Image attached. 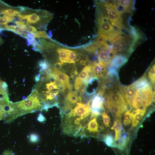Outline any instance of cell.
I'll use <instances>...</instances> for the list:
<instances>
[{
	"mask_svg": "<svg viewBox=\"0 0 155 155\" xmlns=\"http://www.w3.org/2000/svg\"><path fill=\"white\" fill-rule=\"evenodd\" d=\"M92 98L85 97L75 103L65 100L59 105L62 133L70 136L77 137L91 118Z\"/></svg>",
	"mask_w": 155,
	"mask_h": 155,
	"instance_id": "cell-1",
	"label": "cell"
},
{
	"mask_svg": "<svg viewBox=\"0 0 155 155\" xmlns=\"http://www.w3.org/2000/svg\"><path fill=\"white\" fill-rule=\"evenodd\" d=\"M38 91L33 90L31 94L24 100L16 102H10L9 108L3 120L9 123L26 114L43 110L38 97Z\"/></svg>",
	"mask_w": 155,
	"mask_h": 155,
	"instance_id": "cell-2",
	"label": "cell"
},
{
	"mask_svg": "<svg viewBox=\"0 0 155 155\" xmlns=\"http://www.w3.org/2000/svg\"><path fill=\"white\" fill-rule=\"evenodd\" d=\"M17 17L25 24L37 30L45 31L52 18L53 15L46 10L22 7L21 11Z\"/></svg>",
	"mask_w": 155,
	"mask_h": 155,
	"instance_id": "cell-3",
	"label": "cell"
},
{
	"mask_svg": "<svg viewBox=\"0 0 155 155\" xmlns=\"http://www.w3.org/2000/svg\"><path fill=\"white\" fill-rule=\"evenodd\" d=\"M97 24L98 37L105 41L111 42L122 33L121 30L115 29L106 15L98 13Z\"/></svg>",
	"mask_w": 155,
	"mask_h": 155,
	"instance_id": "cell-4",
	"label": "cell"
},
{
	"mask_svg": "<svg viewBox=\"0 0 155 155\" xmlns=\"http://www.w3.org/2000/svg\"><path fill=\"white\" fill-rule=\"evenodd\" d=\"M153 93L152 84L150 82L137 90L133 99L132 106L136 109L149 106L153 101Z\"/></svg>",
	"mask_w": 155,
	"mask_h": 155,
	"instance_id": "cell-5",
	"label": "cell"
},
{
	"mask_svg": "<svg viewBox=\"0 0 155 155\" xmlns=\"http://www.w3.org/2000/svg\"><path fill=\"white\" fill-rule=\"evenodd\" d=\"M104 95L105 100L121 107L125 111L127 110L128 104L120 92L117 88L106 92Z\"/></svg>",
	"mask_w": 155,
	"mask_h": 155,
	"instance_id": "cell-6",
	"label": "cell"
},
{
	"mask_svg": "<svg viewBox=\"0 0 155 155\" xmlns=\"http://www.w3.org/2000/svg\"><path fill=\"white\" fill-rule=\"evenodd\" d=\"M93 77L91 63L84 67L76 78L74 83L75 90H77L83 86H86L90 79Z\"/></svg>",
	"mask_w": 155,
	"mask_h": 155,
	"instance_id": "cell-7",
	"label": "cell"
},
{
	"mask_svg": "<svg viewBox=\"0 0 155 155\" xmlns=\"http://www.w3.org/2000/svg\"><path fill=\"white\" fill-rule=\"evenodd\" d=\"M105 99L103 96L97 94L93 96L91 103V118L100 115L104 111L103 105Z\"/></svg>",
	"mask_w": 155,
	"mask_h": 155,
	"instance_id": "cell-8",
	"label": "cell"
},
{
	"mask_svg": "<svg viewBox=\"0 0 155 155\" xmlns=\"http://www.w3.org/2000/svg\"><path fill=\"white\" fill-rule=\"evenodd\" d=\"M97 117L91 118L88 124L81 131L77 137H85L93 136L95 135H97L99 132V127L97 121Z\"/></svg>",
	"mask_w": 155,
	"mask_h": 155,
	"instance_id": "cell-9",
	"label": "cell"
},
{
	"mask_svg": "<svg viewBox=\"0 0 155 155\" xmlns=\"http://www.w3.org/2000/svg\"><path fill=\"white\" fill-rule=\"evenodd\" d=\"M51 73L55 77L57 84H60L65 86L69 91L72 88V85L69 83V76L65 73L54 68H51Z\"/></svg>",
	"mask_w": 155,
	"mask_h": 155,
	"instance_id": "cell-10",
	"label": "cell"
},
{
	"mask_svg": "<svg viewBox=\"0 0 155 155\" xmlns=\"http://www.w3.org/2000/svg\"><path fill=\"white\" fill-rule=\"evenodd\" d=\"M22 7L11 6L0 1V14L10 17H17L21 12Z\"/></svg>",
	"mask_w": 155,
	"mask_h": 155,
	"instance_id": "cell-11",
	"label": "cell"
},
{
	"mask_svg": "<svg viewBox=\"0 0 155 155\" xmlns=\"http://www.w3.org/2000/svg\"><path fill=\"white\" fill-rule=\"evenodd\" d=\"M2 30H7L12 31L26 38L28 41L33 39L34 36L30 33L24 28L15 25H8L7 24L0 25Z\"/></svg>",
	"mask_w": 155,
	"mask_h": 155,
	"instance_id": "cell-12",
	"label": "cell"
},
{
	"mask_svg": "<svg viewBox=\"0 0 155 155\" xmlns=\"http://www.w3.org/2000/svg\"><path fill=\"white\" fill-rule=\"evenodd\" d=\"M119 88L127 104L131 107L133 99L137 90L131 85L126 86L119 85Z\"/></svg>",
	"mask_w": 155,
	"mask_h": 155,
	"instance_id": "cell-13",
	"label": "cell"
},
{
	"mask_svg": "<svg viewBox=\"0 0 155 155\" xmlns=\"http://www.w3.org/2000/svg\"><path fill=\"white\" fill-rule=\"evenodd\" d=\"M109 50L98 47L97 57L99 63L106 68L109 67L112 59L109 53Z\"/></svg>",
	"mask_w": 155,
	"mask_h": 155,
	"instance_id": "cell-14",
	"label": "cell"
},
{
	"mask_svg": "<svg viewBox=\"0 0 155 155\" xmlns=\"http://www.w3.org/2000/svg\"><path fill=\"white\" fill-rule=\"evenodd\" d=\"M91 71L94 77L101 79L105 77L108 74L106 68L96 61L91 62Z\"/></svg>",
	"mask_w": 155,
	"mask_h": 155,
	"instance_id": "cell-15",
	"label": "cell"
},
{
	"mask_svg": "<svg viewBox=\"0 0 155 155\" xmlns=\"http://www.w3.org/2000/svg\"><path fill=\"white\" fill-rule=\"evenodd\" d=\"M99 83L98 78L95 77L91 78L86 88L85 91L86 95L90 96L94 94L99 87Z\"/></svg>",
	"mask_w": 155,
	"mask_h": 155,
	"instance_id": "cell-16",
	"label": "cell"
},
{
	"mask_svg": "<svg viewBox=\"0 0 155 155\" xmlns=\"http://www.w3.org/2000/svg\"><path fill=\"white\" fill-rule=\"evenodd\" d=\"M128 57L122 55L115 56L111 60L109 67L117 69L123 65L127 61Z\"/></svg>",
	"mask_w": 155,
	"mask_h": 155,
	"instance_id": "cell-17",
	"label": "cell"
},
{
	"mask_svg": "<svg viewBox=\"0 0 155 155\" xmlns=\"http://www.w3.org/2000/svg\"><path fill=\"white\" fill-rule=\"evenodd\" d=\"M104 104L107 109L118 119L121 118V115L125 111L121 107L114 104L108 101L105 100Z\"/></svg>",
	"mask_w": 155,
	"mask_h": 155,
	"instance_id": "cell-18",
	"label": "cell"
},
{
	"mask_svg": "<svg viewBox=\"0 0 155 155\" xmlns=\"http://www.w3.org/2000/svg\"><path fill=\"white\" fill-rule=\"evenodd\" d=\"M146 108L137 109L133 112V116L132 122V127H136L140 123L146 112Z\"/></svg>",
	"mask_w": 155,
	"mask_h": 155,
	"instance_id": "cell-19",
	"label": "cell"
},
{
	"mask_svg": "<svg viewBox=\"0 0 155 155\" xmlns=\"http://www.w3.org/2000/svg\"><path fill=\"white\" fill-rule=\"evenodd\" d=\"M150 83L147 79L146 73H145L141 77L131 85L136 90L140 89L146 85Z\"/></svg>",
	"mask_w": 155,
	"mask_h": 155,
	"instance_id": "cell-20",
	"label": "cell"
},
{
	"mask_svg": "<svg viewBox=\"0 0 155 155\" xmlns=\"http://www.w3.org/2000/svg\"><path fill=\"white\" fill-rule=\"evenodd\" d=\"M111 129L115 130V141H117L121 137L123 129L121 122L119 119H117L114 121V124Z\"/></svg>",
	"mask_w": 155,
	"mask_h": 155,
	"instance_id": "cell-21",
	"label": "cell"
},
{
	"mask_svg": "<svg viewBox=\"0 0 155 155\" xmlns=\"http://www.w3.org/2000/svg\"><path fill=\"white\" fill-rule=\"evenodd\" d=\"M118 140L117 144V148L121 151H123L126 149L129 142L130 138L126 134H124Z\"/></svg>",
	"mask_w": 155,
	"mask_h": 155,
	"instance_id": "cell-22",
	"label": "cell"
},
{
	"mask_svg": "<svg viewBox=\"0 0 155 155\" xmlns=\"http://www.w3.org/2000/svg\"><path fill=\"white\" fill-rule=\"evenodd\" d=\"M10 102L9 100L0 99V120L5 116Z\"/></svg>",
	"mask_w": 155,
	"mask_h": 155,
	"instance_id": "cell-23",
	"label": "cell"
},
{
	"mask_svg": "<svg viewBox=\"0 0 155 155\" xmlns=\"http://www.w3.org/2000/svg\"><path fill=\"white\" fill-rule=\"evenodd\" d=\"M14 22L17 26L24 28L26 31L34 36L38 31L34 27L27 25L20 20L16 21Z\"/></svg>",
	"mask_w": 155,
	"mask_h": 155,
	"instance_id": "cell-24",
	"label": "cell"
},
{
	"mask_svg": "<svg viewBox=\"0 0 155 155\" xmlns=\"http://www.w3.org/2000/svg\"><path fill=\"white\" fill-rule=\"evenodd\" d=\"M115 1L117 4L131 11L133 10L134 1L133 0H120Z\"/></svg>",
	"mask_w": 155,
	"mask_h": 155,
	"instance_id": "cell-25",
	"label": "cell"
},
{
	"mask_svg": "<svg viewBox=\"0 0 155 155\" xmlns=\"http://www.w3.org/2000/svg\"><path fill=\"white\" fill-rule=\"evenodd\" d=\"M103 140L108 146L110 147L117 148V144L115 142V140L113 136L110 134H107L105 136Z\"/></svg>",
	"mask_w": 155,
	"mask_h": 155,
	"instance_id": "cell-26",
	"label": "cell"
},
{
	"mask_svg": "<svg viewBox=\"0 0 155 155\" xmlns=\"http://www.w3.org/2000/svg\"><path fill=\"white\" fill-rule=\"evenodd\" d=\"M7 86L6 83L0 79V97H8Z\"/></svg>",
	"mask_w": 155,
	"mask_h": 155,
	"instance_id": "cell-27",
	"label": "cell"
},
{
	"mask_svg": "<svg viewBox=\"0 0 155 155\" xmlns=\"http://www.w3.org/2000/svg\"><path fill=\"white\" fill-rule=\"evenodd\" d=\"M133 113L130 110L127 111L125 113L123 124L125 126L129 125L132 120Z\"/></svg>",
	"mask_w": 155,
	"mask_h": 155,
	"instance_id": "cell-28",
	"label": "cell"
},
{
	"mask_svg": "<svg viewBox=\"0 0 155 155\" xmlns=\"http://www.w3.org/2000/svg\"><path fill=\"white\" fill-rule=\"evenodd\" d=\"M15 18L0 14V25L7 24L14 20Z\"/></svg>",
	"mask_w": 155,
	"mask_h": 155,
	"instance_id": "cell-29",
	"label": "cell"
},
{
	"mask_svg": "<svg viewBox=\"0 0 155 155\" xmlns=\"http://www.w3.org/2000/svg\"><path fill=\"white\" fill-rule=\"evenodd\" d=\"M148 76L151 83L154 86L155 82V66L153 64L150 68L148 72Z\"/></svg>",
	"mask_w": 155,
	"mask_h": 155,
	"instance_id": "cell-30",
	"label": "cell"
},
{
	"mask_svg": "<svg viewBox=\"0 0 155 155\" xmlns=\"http://www.w3.org/2000/svg\"><path fill=\"white\" fill-rule=\"evenodd\" d=\"M104 126L106 127H110V118L108 115L107 113L105 111L103 112L101 114Z\"/></svg>",
	"mask_w": 155,
	"mask_h": 155,
	"instance_id": "cell-31",
	"label": "cell"
},
{
	"mask_svg": "<svg viewBox=\"0 0 155 155\" xmlns=\"http://www.w3.org/2000/svg\"><path fill=\"white\" fill-rule=\"evenodd\" d=\"M46 88L47 90V92H49L54 89H58L57 84L55 82H51L46 84Z\"/></svg>",
	"mask_w": 155,
	"mask_h": 155,
	"instance_id": "cell-32",
	"label": "cell"
},
{
	"mask_svg": "<svg viewBox=\"0 0 155 155\" xmlns=\"http://www.w3.org/2000/svg\"><path fill=\"white\" fill-rule=\"evenodd\" d=\"M2 155H14L11 151L7 150L5 151Z\"/></svg>",
	"mask_w": 155,
	"mask_h": 155,
	"instance_id": "cell-33",
	"label": "cell"
},
{
	"mask_svg": "<svg viewBox=\"0 0 155 155\" xmlns=\"http://www.w3.org/2000/svg\"><path fill=\"white\" fill-rule=\"evenodd\" d=\"M3 42V41L2 39L1 38L0 36V45Z\"/></svg>",
	"mask_w": 155,
	"mask_h": 155,
	"instance_id": "cell-34",
	"label": "cell"
},
{
	"mask_svg": "<svg viewBox=\"0 0 155 155\" xmlns=\"http://www.w3.org/2000/svg\"><path fill=\"white\" fill-rule=\"evenodd\" d=\"M2 30V28L1 26L0 25V32Z\"/></svg>",
	"mask_w": 155,
	"mask_h": 155,
	"instance_id": "cell-35",
	"label": "cell"
}]
</instances>
